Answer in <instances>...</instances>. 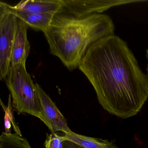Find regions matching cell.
<instances>
[{"mask_svg":"<svg viewBox=\"0 0 148 148\" xmlns=\"http://www.w3.org/2000/svg\"><path fill=\"white\" fill-rule=\"evenodd\" d=\"M63 148H86L78 144L69 140H65L63 143Z\"/></svg>","mask_w":148,"mask_h":148,"instance_id":"cell-14","label":"cell"},{"mask_svg":"<svg viewBox=\"0 0 148 148\" xmlns=\"http://www.w3.org/2000/svg\"><path fill=\"white\" fill-rule=\"evenodd\" d=\"M27 25L18 18V25L12 51L11 66L26 64L31 45L27 37Z\"/></svg>","mask_w":148,"mask_h":148,"instance_id":"cell-8","label":"cell"},{"mask_svg":"<svg viewBox=\"0 0 148 148\" xmlns=\"http://www.w3.org/2000/svg\"><path fill=\"white\" fill-rule=\"evenodd\" d=\"M146 58H147V60H148V65H147V69H146V71H147V76L148 77V49L146 50Z\"/></svg>","mask_w":148,"mask_h":148,"instance_id":"cell-15","label":"cell"},{"mask_svg":"<svg viewBox=\"0 0 148 148\" xmlns=\"http://www.w3.org/2000/svg\"><path fill=\"white\" fill-rule=\"evenodd\" d=\"M110 114L126 119L137 114L148 98V77L128 44L115 34L88 48L79 66Z\"/></svg>","mask_w":148,"mask_h":148,"instance_id":"cell-1","label":"cell"},{"mask_svg":"<svg viewBox=\"0 0 148 148\" xmlns=\"http://www.w3.org/2000/svg\"><path fill=\"white\" fill-rule=\"evenodd\" d=\"M37 92L47 126L52 132L62 131L64 133L72 131L67 125L66 119L50 97L38 84H36Z\"/></svg>","mask_w":148,"mask_h":148,"instance_id":"cell-6","label":"cell"},{"mask_svg":"<svg viewBox=\"0 0 148 148\" xmlns=\"http://www.w3.org/2000/svg\"><path fill=\"white\" fill-rule=\"evenodd\" d=\"M0 148H32L25 138L17 134L3 132L0 136Z\"/></svg>","mask_w":148,"mask_h":148,"instance_id":"cell-11","label":"cell"},{"mask_svg":"<svg viewBox=\"0 0 148 148\" xmlns=\"http://www.w3.org/2000/svg\"><path fill=\"white\" fill-rule=\"evenodd\" d=\"M0 7L12 14H36L59 12L62 7L61 0H27L21 1L16 5H10L1 1Z\"/></svg>","mask_w":148,"mask_h":148,"instance_id":"cell-7","label":"cell"},{"mask_svg":"<svg viewBox=\"0 0 148 148\" xmlns=\"http://www.w3.org/2000/svg\"><path fill=\"white\" fill-rule=\"evenodd\" d=\"M55 12L36 14H13L17 18L23 21L29 27L34 30L45 32L51 25Z\"/></svg>","mask_w":148,"mask_h":148,"instance_id":"cell-9","label":"cell"},{"mask_svg":"<svg viewBox=\"0 0 148 148\" xmlns=\"http://www.w3.org/2000/svg\"><path fill=\"white\" fill-rule=\"evenodd\" d=\"M60 11L75 17H83L101 13L113 7L146 1L137 0H61Z\"/></svg>","mask_w":148,"mask_h":148,"instance_id":"cell-5","label":"cell"},{"mask_svg":"<svg viewBox=\"0 0 148 148\" xmlns=\"http://www.w3.org/2000/svg\"><path fill=\"white\" fill-rule=\"evenodd\" d=\"M114 31L113 21L106 14L78 17L60 11L55 14L44 34L51 54L72 71L78 68L92 45L103 38L114 35Z\"/></svg>","mask_w":148,"mask_h":148,"instance_id":"cell-2","label":"cell"},{"mask_svg":"<svg viewBox=\"0 0 148 148\" xmlns=\"http://www.w3.org/2000/svg\"><path fill=\"white\" fill-rule=\"evenodd\" d=\"M5 79L13 106L18 113H27L34 116L47 125L36 84L27 71L25 64L11 66Z\"/></svg>","mask_w":148,"mask_h":148,"instance_id":"cell-3","label":"cell"},{"mask_svg":"<svg viewBox=\"0 0 148 148\" xmlns=\"http://www.w3.org/2000/svg\"><path fill=\"white\" fill-rule=\"evenodd\" d=\"M18 18L0 7V77L5 79L11 66Z\"/></svg>","mask_w":148,"mask_h":148,"instance_id":"cell-4","label":"cell"},{"mask_svg":"<svg viewBox=\"0 0 148 148\" xmlns=\"http://www.w3.org/2000/svg\"><path fill=\"white\" fill-rule=\"evenodd\" d=\"M64 136L65 140L74 142L86 148H118L107 140L80 135L73 131L64 133Z\"/></svg>","mask_w":148,"mask_h":148,"instance_id":"cell-10","label":"cell"},{"mask_svg":"<svg viewBox=\"0 0 148 148\" xmlns=\"http://www.w3.org/2000/svg\"><path fill=\"white\" fill-rule=\"evenodd\" d=\"M65 140L64 136L56 132L47 135L45 143V148H63V143Z\"/></svg>","mask_w":148,"mask_h":148,"instance_id":"cell-13","label":"cell"},{"mask_svg":"<svg viewBox=\"0 0 148 148\" xmlns=\"http://www.w3.org/2000/svg\"><path fill=\"white\" fill-rule=\"evenodd\" d=\"M12 97L11 94H10L8 98V105L7 107L5 106L2 102V100L1 99L0 103L5 112V117H4L5 123H5V132L8 134H12L11 127L12 125L15 133L22 136V134L20 130L18 125L16 124L14 118L13 114L12 111Z\"/></svg>","mask_w":148,"mask_h":148,"instance_id":"cell-12","label":"cell"}]
</instances>
